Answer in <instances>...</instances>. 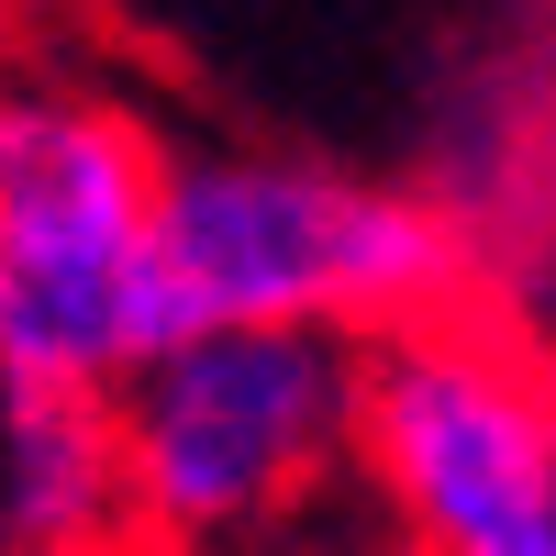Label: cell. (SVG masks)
Segmentation results:
<instances>
[{
    "mask_svg": "<svg viewBox=\"0 0 556 556\" xmlns=\"http://www.w3.org/2000/svg\"><path fill=\"white\" fill-rule=\"evenodd\" d=\"M356 334L201 323L101 390L123 468V556H379L356 468Z\"/></svg>",
    "mask_w": 556,
    "mask_h": 556,
    "instance_id": "obj_1",
    "label": "cell"
},
{
    "mask_svg": "<svg viewBox=\"0 0 556 556\" xmlns=\"http://www.w3.org/2000/svg\"><path fill=\"white\" fill-rule=\"evenodd\" d=\"M379 556H390V545H379Z\"/></svg>",
    "mask_w": 556,
    "mask_h": 556,
    "instance_id": "obj_6",
    "label": "cell"
},
{
    "mask_svg": "<svg viewBox=\"0 0 556 556\" xmlns=\"http://www.w3.org/2000/svg\"><path fill=\"white\" fill-rule=\"evenodd\" d=\"M167 134L89 67L0 56V379L112 390L146 356V223Z\"/></svg>",
    "mask_w": 556,
    "mask_h": 556,
    "instance_id": "obj_3",
    "label": "cell"
},
{
    "mask_svg": "<svg viewBox=\"0 0 556 556\" xmlns=\"http://www.w3.org/2000/svg\"><path fill=\"white\" fill-rule=\"evenodd\" d=\"M356 468L390 556H556V367L479 301L356 356Z\"/></svg>",
    "mask_w": 556,
    "mask_h": 556,
    "instance_id": "obj_4",
    "label": "cell"
},
{
    "mask_svg": "<svg viewBox=\"0 0 556 556\" xmlns=\"http://www.w3.org/2000/svg\"><path fill=\"white\" fill-rule=\"evenodd\" d=\"M0 545L12 556H123L112 401L0 379Z\"/></svg>",
    "mask_w": 556,
    "mask_h": 556,
    "instance_id": "obj_5",
    "label": "cell"
},
{
    "mask_svg": "<svg viewBox=\"0 0 556 556\" xmlns=\"http://www.w3.org/2000/svg\"><path fill=\"white\" fill-rule=\"evenodd\" d=\"M479 301L468 223L412 178L301 146H167L146 223V345L201 323H323L379 345Z\"/></svg>",
    "mask_w": 556,
    "mask_h": 556,
    "instance_id": "obj_2",
    "label": "cell"
}]
</instances>
